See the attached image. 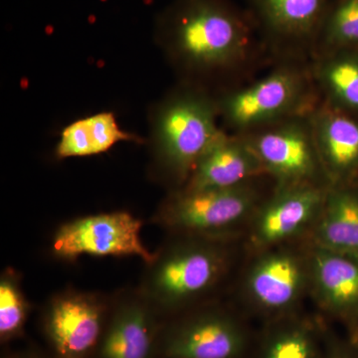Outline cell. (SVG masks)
Returning <instances> with one entry per match:
<instances>
[{
  "label": "cell",
  "instance_id": "1",
  "mask_svg": "<svg viewBox=\"0 0 358 358\" xmlns=\"http://www.w3.org/2000/svg\"><path fill=\"white\" fill-rule=\"evenodd\" d=\"M223 238L169 234L145 264L138 289L164 320L204 305L222 281L228 256Z\"/></svg>",
  "mask_w": 358,
  "mask_h": 358
},
{
  "label": "cell",
  "instance_id": "2",
  "mask_svg": "<svg viewBox=\"0 0 358 358\" xmlns=\"http://www.w3.org/2000/svg\"><path fill=\"white\" fill-rule=\"evenodd\" d=\"M167 46L199 67L227 64L243 52L247 29L222 0H178L159 21Z\"/></svg>",
  "mask_w": 358,
  "mask_h": 358
},
{
  "label": "cell",
  "instance_id": "3",
  "mask_svg": "<svg viewBox=\"0 0 358 358\" xmlns=\"http://www.w3.org/2000/svg\"><path fill=\"white\" fill-rule=\"evenodd\" d=\"M223 136L208 101L189 94L171 99L155 119L154 176L182 187L199 160Z\"/></svg>",
  "mask_w": 358,
  "mask_h": 358
},
{
  "label": "cell",
  "instance_id": "4",
  "mask_svg": "<svg viewBox=\"0 0 358 358\" xmlns=\"http://www.w3.org/2000/svg\"><path fill=\"white\" fill-rule=\"evenodd\" d=\"M112 294L68 287L51 294L40 327L51 358H92L105 329Z\"/></svg>",
  "mask_w": 358,
  "mask_h": 358
},
{
  "label": "cell",
  "instance_id": "5",
  "mask_svg": "<svg viewBox=\"0 0 358 358\" xmlns=\"http://www.w3.org/2000/svg\"><path fill=\"white\" fill-rule=\"evenodd\" d=\"M143 227V221L127 211L75 218L58 226L52 236L50 254L66 263L92 256L136 257L148 264L155 253L141 239Z\"/></svg>",
  "mask_w": 358,
  "mask_h": 358
},
{
  "label": "cell",
  "instance_id": "6",
  "mask_svg": "<svg viewBox=\"0 0 358 358\" xmlns=\"http://www.w3.org/2000/svg\"><path fill=\"white\" fill-rule=\"evenodd\" d=\"M252 192L242 185L215 189H179L159 205L152 223L167 234L223 238L253 204Z\"/></svg>",
  "mask_w": 358,
  "mask_h": 358
},
{
  "label": "cell",
  "instance_id": "7",
  "mask_svg": "<svg viewBox=\"0 0 358 358\" xmlns=\"http://www.w3.org/2000/svg\"><path fill=\"white\" fill-rule=\"evenodd\" d=\"M243 346L236 320L217 306L204 303L164 320L157 358H238Z\"/></svg>",
  "mask_w": 358,
  "mask_h": 358
},
{
  "label": "cell",
  "instance_id": "8",
  "mask_svg": "<svg viewBox=\"0 0 358 358\" xmlns=\"http://www.w3.org/2000/svg\"><path fill=\"white\" fill-rule=\"evenodd\" d=\"M164 322L138 287L117 289L92 358H157Z\"/></svg>",
  "mask_w": 358,
  "mask_h": 358
},
{
  "label": "cell",
  "instance_id": "9",
  "mask_svg": "<svg viewBox=\"0 0 358 358\" xmlns=\"http://www.w3.org/2000/svg\"><path fill=\"white\" fill-rule=\"evenodd\" d=\"M261 166L252 148L223 136L199 160L181 189L234 187L256 173Z\"/></svg>",
  "mask_w": 358,
  "mask_h": 358
},
{
  "label": "cell",
  "instance_id": "10",
  "mask_svg": "<svg viewBox=\"0 0 358 358\" xmlns=\"http://www.w3.org/2000/svg\"><path fill=\"white\" fill-rule=\"evenodd\" d=\"M296 93V79L288 73H277L231 96L224 110L235 126H251L285 112Z\"/></svg>",
  "mask_w": 358,
  "mask_h": 358
},
{
  "label": "cell",
  "instance_id": "11",
  "mask_svg": "<svg viewBox=\"0 0 358 358\" xmlns=\"http://www.w3.org/2000/svg\"><path fill=\"white\" fill-rule=\"evenodd\" d=\"M303 284L300 262L286 253L264 257L252 268L248 289L252 299L267 310H282L296 301Z\"/></svg>",
  "mask_w": 358,
  "mask_h": 358
},
{
  "label": "cell",
  "instance_id": "12",
  "mask_svg": "<svg viewBox=\"0 0 358 358\" xmlns=\"http://www.w3.org/2000/svg\"><path fill=\"white\" fill-rule=\"evenodd\" d=\"M320 200V192L310 187L282 193L259 216L255 228L257 241L268 245L293 236L315 215Z\"/></svg>",
  "mask_w": 358,
  "mask_h": 358
},
{
  "label": "cell",
  "instance_id": "13",
  "mask_svg": "<svg viewBox=\"0 0 358 358\" xmlns=\"http://www.w3.org/2000/svg\"><path fill=\"white\" fill-rule=\"evenodd\" d=\"M252 150L262 166L284 178H303L315 166L310 141L298 128L268 131L257 138Z\"/></svg>",
  "mask_w": 358,
  "mask_h": 358
},
{
  "label": "cell",
  "instance_id": "14",
  "mask_svg": "<svg viewBox=\"0 0 358 358\" xmlns=\"http://www.w3.org/2000/svg\"><path fill=\"white\" fill-rule=\"evenodd\" d=\"M317 291L327 307L338 312L358 308V261L350 255L320 248L313 257Z\"/></svg>",
  "mask_w": 358,
  "mask_h": 358
},
{
  "label": "cell",
  "instance_id": "15",
  "mask_svg": "<svg viewBox=\"0 0 358 358\" xmlns=\"http://www.w3.org/2000/svg\"><path fill=\"white\" fill-rule=\"evenodd\" d=\"M124 141L138 138L122 131L112 113H101L68 126L61 134L56 155L63 159L102 154Z\"/></svg>",
  "mask_w": 358,
  "mask_h": 358
},
{
  "label": "cell",
  "instance_id": "16",
  "mask_svg": "<svg viewBox=\"0 0 358 358\" xmlns=\"http://www.w3.org/2000/svg\"><path fill=\"white\" fill-rule=\"evenodd\" d=\"M320 247L346 255H358V197L350 192H336L327 204L317 226Z\"/></svg>",
  "mask_w": 358,
  "mask_h": 358
},
{
  "label": "cell",
  "instance_id": "17",
  "mask_svg": "<svg viewBox=\"0 0 358 358\" xmlns=\"http://www.w3.org/2000/svg\"><path fill=\"white\" fill-rule=\"evenodd\" d=\"M320 145L329 166L338 173L358 166V124L341 115L324 117L319 127Z\"/></svg>",
  "mask_w": 358,
  "mask_h": 358
},
{
  "label": "cell",
  "instance_id": "18",
  "mask_svg": "<svg viewBox=\"0 0 358 358\" xmlns=\"http://www.w3.org/2000/svg\"><path fill=\"white\" fill-rule=\"evenodd\" d=\"M267 24L288 36H301L319 24L326 0H259Z\"/></svg>",
  "mask_w": 358,
  "mask_h": 358
},
{
  "label": "cell",
  "instance_id": "19",
  "mask_svg": "<svg viewBox=\"0 0 358 358\" xmlns=\"http://www.w3.org/2000/svg\"><path fill=\"white\" fill-rule=\"evenodd\" d=\"M32 305L23 289L20 271L4 268L0 275V341L2 345L24 334Z\"/></svg>",
  "mask_w": 358,
  "mask_h": 358
},
{
  "label": "cell",
  "instance_id": "20",
  "mask_svg": "<svg viewBox=\"0 0 358 358\" xmlns=\"http://www.w3.org/2000/svg\"><path fill=\"white\" fill-rule=\"evenodd\" d=\"M261 358H315V343L307 329L285 327L268 339Z\"/></svg>",
  "mask_w": 358,
  "mask_h": 358
},
{
  "label": "cell",
  "instance_id": "21",
  "mask_svg": "<svg viewBox=\"0 0 358 358\" xmlns=\"http://www.w3.org/2000/svg\"><path fill=\"white\" fill-rule=\"evenodd\" d=\"M324 79L338 101L358 110V59L343 57L331 61L324 67Z\"/></svg>",
  "mask_w": 358,
  "mask_h": 358
},
{
  "label": "cell",
  "instance_id": "22",
  "mask_svg": "<svg viewBox=\"0 0 358 358\" xmlns=\"http://www.w3.org/2000/svg\"><path fill=\"white\" fill-rule=\"evenodd\" d=\"M326 33L331 44H358V0L338 2L327 18Z\"/></svg>",
  "mask_w": 358,
  "mask_h": 358
},
{
  "label": "cell",
  "instance_id": "23",
  "mask_svg": "<svg viewBox=\"0 0 358 358\" xmlns=\"http://www.w3.org/2000/svg\"><path fill=\"white\" fill-rule=\"evenodd\" d=\"M6 358H51L50 357H45L43 353L37 352L36 350H25L21 352L11 353L7 355Z\"/></svg>",
  "mask_w": 358,
  "mask_h": 358
}]
</instances>
